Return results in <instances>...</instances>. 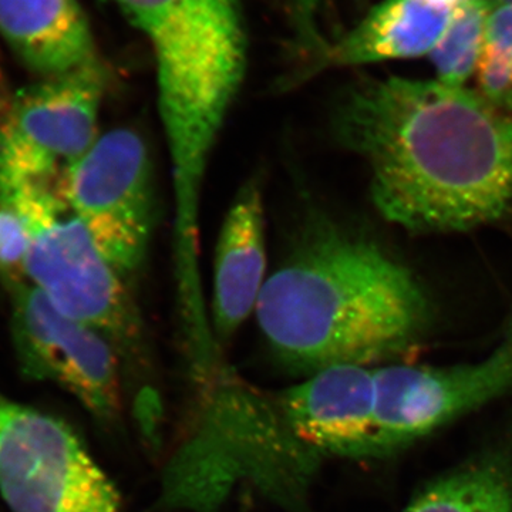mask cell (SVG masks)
Wrapping results in <instances>:
<instances>
[{"instance_id": "obj_1", "label": "cell", "mask_w": 512, "mask_h": 512, "mask_svg": "<svg viewBox=\"0 0 512 512\" xmlns=\"http://www.w3.org/2000/svg\"><path fill=\"white\" fill-rule=\"evenodd\" d=\"M335 137L366 161L387 221L468 231L512 210V111L439 80L366 79L343 93Z\"/></svg>"}, {"instance_id": "obj_2", "label": "cell", "mask_w": 512, "mask_h": 512, "mask_svg": "<svg viewBox=\"0 0 512 512\" xmlns=\"http://www.w3.org/2000/svg\"><path fill=\"white\" fill-rule=\"evenodd\" d=\"M276 362L301 377L392 363L430 328L426 295L376 242L330 222L303 232L255 309Z\"/></svg>"}, {"instance_id": "obj_3", "label": "cell", "mask_w": 512, "mask_h": 512, "mask_svg": "<svg viewBox=\"0 0 512 512\" xmlns=\"http://www.w3.org/2000/svg\"><path fill=\"white\" fill-rule=\"evenodd\" d=\"M116 2L153 47L174 215L185 222L197 220L212 151L247 72L238 0Z\"/></svg>"}, {"instance_id": "obj_4", "label": "cell", "mask_w": 512, "mask_h": 512, "mask_svg": "<svg viewBox=\"0 0 512 512\" xmlns=\"http://www.w3.org/2000/svg\"><path fill=\"white\" fill-rule=\"evenodd\" d=\"M56 181H28L0 187L30 231L26 276L30 285L77 322L101 333L119 353L130 375L134 416L148 441L157 440L160 392L146 329L123 276L101 255L82 221L67 207Z\"/></svg>"}, {"instance_id": "obj_5", "label": "cell", "mask_w": 512, "mask_h": 512, "mask_svg": "<svg viewBox=\"0 0 512 512\" xmlns=\"http://www.w3.org/2000/svg\"><path fill=\"white\" fill-rule=\"evenodd\" d=\"M69 210L121 276L146 261L156 220L153 163L144 138L116 128L97 138L56 181Z\"/></svg>"}, {"instance_id": "obj_6", "label": "cell", "mask_w": 512, "mask_h": 512, "mask_svg": "<svg viewBox=\"0 0 512 512\" xmlns=\"http://www.w3.org/2000/svg\"><path fill=\"white\" fill-rule=\"evenodd\" d=\"M373 389L369 458L386 457L447 424L512 394V318L500 343L476 363L370 367Z\"/></svg>"}, {"instance_id": "obj_7", "label": "cell", "mask_w": 512, "mask_h": 512, "mask_svg": "<svg viewBox=\"0 0 512 512\" xmlns=\"http://www.w3.org/2000/svg\"><path fill=\"white\" fill-rule=\"evenodd\" d=\"M9 292L12 345L23 375L69 393L106 429L120 427L127 382L114 346L60 312L29 282Z\"/></svg>"}, {"instance_id": "obj_8", "label": "cell", "mask_w": 512, "mask_h": 512, "mask_svg": "<svg viewBox=\"0 0 512 512\" xmlns=\"http://www.w3.org/2000/svg\"><path fill=\"white\" fill-rule=\"evenodd\" d=\"M103 63L23 87L0 113V187L55 181L96 143Z\"/></svg>"}, {"instance_id": "obj_9", "label": "cell", "mask_w": 512, "mask_h": 512, "mask_svg": "<svg viewBox=\"0 0 512 512\" xmlns=\"http://www.w3.org/2000/svg\"><path fill=\"white\" fill-rule=\"evenodd\" d=\"M295 436L320 460L369 458L372 373L366 366L330 367L279 390Z\"/></svg>"}, {"instance_id": "obj_10", "label": "cell", "mask_w": 512, "mask_h": 512, "mask_svg": "<svg viewBox=\"0 0 512 512\" xmlns=\"http://www.w3.org/2000/svg\"><path fill=\"white\" fill-rule=\"evenodd\" d=\"M265 208L261 184L239 190L222 222L212 272L211 325L227 342L255 312L265 286Z\"/></svg>"}, {"instance_id": "obj_11", "label": "cell", "mask_w": 512, "mask_h": 512, "mask_svg": "<svg viewBox=\"0 0 512 512\" xmlns=\"http://www.w3.org/2000/svg\"><path fill=\"white\" fill-rule=\"evenodd\" d=\"M0 36L39 79L100 62L77 0H0Z\"/></svg>"}, {"instance_id": "obj_12", "label": "cell", "mask_w": 512, "mask_h": 512, "mask_svg": "<svg viewBox=\"0 0 512 512\" xmlns=\"http://www.w3.org/2000/svg\"><path fill=\"white\" fill-rule=\"evenodd\" d=\"M450 12L427 0H383L336 42L326 43L316 67H355L430 56Z\"/></svg>"}, {"instance_id": "obj_13", "label": "cell", "mask_w": 512, "mask_h": 512, "mask_svg": "<svg viewBox=\"0 0 512 512\" xmlns=\"http://www.w3.org/2000/svg\"><path fill=\"white\" fill-rule=\"evenodd\" d=\"M402 512H512V431L431 481Z\"/></svg>"}, {"instance_id": "obj_14", "label": "cell", "mask_w": 512, "mask_h": 512, "mask_svg": "<svg viewBox=\"0 0 512 512\" xmlns=\"http://www.w3.org/2000/svg\"><path fill=\"white\" fill-rule=\"evenodd\" d=\"M494 0H463L454 6L430 60L439 82L466 87L483 55L485 29Z\"/></svg>"}, {"instance_id": "obj_15", "label": "cell", "mask_w": 512, "mask_h": 512, "mask_svg": "<svg viewBox=\"0 0 512 512\" xmlns=\"http://www.w3.org/2000/svg\"><path fill=\"white\" fill-rule=\"evenodd\" d=\"M476 76L485 99L512 111V2L494 0Z\"/></svg>"}, {"instance_id": "obj_16", "label": "cell", "mask_w": 512, "mask_h": 512, "mask_svg": "<svg viewBox=\"0 0 512 512\" xmlns=\"http://www.w3.org/2000/svg\"><path fill=\"white\" fill-rule=\"evenodd\" d=\"M28 222L12 202L0 198V279L8 289L28 284Z\"/></svg>"}, {"instance_id": "obj_17", "label": "cell", "mask_w": 512, "mask_h": 512, "mask_svg": "<svg viewBox=\"0 0 512 512\" xmlns=\"http://www.w3.org/2000/svg\"><path fill=\"white\" fill-rule=\"evenodd\" d=\"M427 2L436 3V5L446 6V8L453 9L458 3L463 0H427Z\"/></svg>"}, {"instance_id": "obj_18", "label": "cell", "mask_w": 512, "mask_h": 512, "mask_svg": "<svg viewBox=\"0 0 512 512\" xmlns=\"http://www.w3.org/2000/svg\"><path fill=\"white\" fill-rule=\"evenodd\" d=\"M6 101L0 97V113H2L3 109H5Z\"/></svg>"}, {"instance_id": "obj_19", "label": "cell", "mask_w": 512, "mask_h": 512, "mask_svg": "<svg viewBox=\"0 0 512 512\" xmlns=\"http://www.w3.org/2000/svg\"><path fill=\"white\" fill-rule=\"evenodd\" d=\"M504 2H512V0H504Z\"/></svg>"}]
</instances>
